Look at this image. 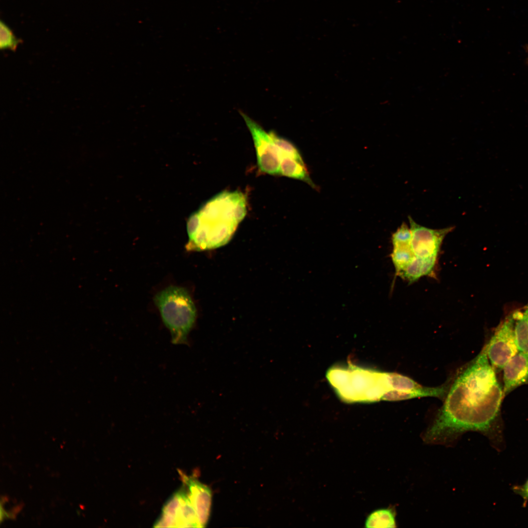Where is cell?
<instances>
[{
  "mask_svg": "<svg viewBox=\"0 0 528 528\" xmlns=\"http://www.w3.org/2000/svg\"><path fill=\"white\" fill-rule=\"evenodd\" d=\"M503 389L488 359L485 345L471 361L450 378L444 402L424 439L429 443H446L469 431L486 436L493 446H504L497 420Z\"/></svg>",
  "mask_w": 528,
  "mask_h": 528,
  "instance_id": "6da1fadb",
  "label": "cell"
},
{
  "mask_svg": "<svg viewBox=\"0 0 528 528\" xmlns=\"http://www.w3.org/2000/svg\"><path fill=\"white\" fill-rule=\"evenodd\" d=\"M247 212L246 196L223 191L205 203L187 222V251L212 249L226 244Z\"/></svg>",
  "mask_w": 528,
  "mask_h": 528,
  "instance_id": "7a4b0ae2",
  "label": "cell"
},
{
  "mask_svg": "<svg viewBox=\"0 0 528 528\" xmlns=\"http://www.w3.org/2000/svg\"><path fill=\"white\" fill-rule=\"evenodd\" d=\"M329 370L327 376L340 398L344 401H396L401 397L399 374L349 366Z\"/></svg>",
  "mask_w": 528,
  "mask_h": 528,
  "instance_id": "3957f363",
  "label": "cell"
},
{
  "mask_svg": "<svg viewBox=\"0 0 528 528\" xmlns=\"http://www.w3.org/2000/svg\"><path fill=\"white\" fill-rule=\"evenodd\" d=\"M154 301L170 330L173 344H187V336L196 318V307L187 291L170 286L157 293Z\"/></svg>",
  "mask_w": 528,
  "mask_h": 528,
  "instance_id": "277c9868",
  "label": "cell"
},
{
  "mask_svg": "<svg viewBox=\"0 0 528 528\" xmlns=\"http://www.w3.org/2000/svg\"><path fill=\"white\" fill-rule=\"evenodd\" d=\"M514 318L509 314L495 329L485 345L489 362L496 373L500 372L506 363L519 352L514 333Z\"/></svg>",
  "mask_w": 528,
  "mask_h": 528,
  "instance_id": "5b68a950",
  "label": "cell"
},
{
  "mask_svg": "<svg viewBox=\"0 0 528 528\" xmlns=\"http://www.w3.org/2000/svg\"><path fill=\"white\" fill-rule=\"evenodd\" d=\"M154 527L200 528L195 509L184 484L165 504Z\"/></svg>",
  "mask_w": 528,
  "mask_h": 528,
  "instance_id": "8992f818",
  "label": "cell"
},
{
  "mask_svg": "<svg viewBox=\"0 0 528 528\" xmlns=\"http://www.w3.org/2000/svg\"><path fill=\"white\" fill-rule=\"evenodd\" d=\"M241 114L252 135L259 169L269 175H280L278 148L270 132L247 115Z\"/></svg>",
  "mask_w": 528,
  "mask_h": 528,
  "instance_id": "52a82bcc",
  "label": "cell"
},
{
  "mask_svg": "<svg viewBox=\"0 0 528 528\" xmlns=\"http://www.w3.org/2000/svg\"><path fill=\"white\" fill-rule=\"evenodd\" d=\"M408 219L411 232V247L416 260L437 262L442 241L454 227L432 229L417 223L410 216Z\"/></svg>",
  "mask_w": 528,
  "mask_h": 528,
  "instance_id": "ba28073f",
  "label": "cell"
},
{
  "mask_svg": "<svg viewBox=\"0 0 528 528\" xmlns=\"http://www.w3.org/2000/svg\"><path fill=\"white\" fill-rule=\"evenodd\" d=\"M393 245L391 258L395 268V276L400 275L415 260L411 247V232L410 227L403 222L392 236Z\"/></svg>",
  "mask_w": 528,
  "mask_h": 528,
  "instance_id": "9c48e42d",
  "label": "cell"
},
{
  "mask_svg": "<svg viewBox=\"0 0 528 528\" xmlns=\"http://www.w3.org/2000/svg\"><path fill=\"white\" fill-rule=\"evenodd\" d=\"M184 484L195 509L200 528L206 526L210 515L212 493L210 489L198 481L185 476Z\"/></svg>",
  "mask_w": 528,
  "mask_h": 528,
  "instance_id": "30bf717a",
  "label": "cell"
},
{
  "mask_svg": "<svg viewBox=\"0 0 528 528\" xmlns=\"http://www.w3.org/2000/svg\"><path fill=\"white\" fill-rule=\"evenodd\" d=\"M503 396L520 386L528 384V354L519 352L503 368Z\"/></svg>",
  "mask_w": 528,
  "mask_h": 528,
  "instance_id": "8fae6325",
  "label": "cell"
},
{
  "mask_svg": "<svg viewBox=\"0 0 528 528\" xmlns=\"http://www.w3.org/2000/svg\"><path fill=\"white\" fill-rule=\"evenodd\" d=\"M514 333L519 352L528 354V310L513 312Z\"/></svg>",
  "mask_w": 528,
  "mask_h": 528,
  "instance_id": "7c38bea8",
  "label": "cell"
},
{
  "mask_svg": "<svg viewBox=\"0 0 528 528\" xmlns=\"http://www.w3.org/2000/svg\"><path fill=\"white\" fill-rule=\"evenodd\" d=\"M280 175L303 180L312 186L314 185L304 161L292 158L286 157L282 161Z\"/></svg>",
  "mask_w": 528,
  "mask_h": 528,
  "instance_id": "4fadbf2b",
  "label": "cell"
},
{
  "mask_svg": "<svg viewBox=\"0 0 528 528\" xmlns=\"http://www.w3.org/2000/svg\"><path fill=\"white\" fill-rule=\"evenodd\" d=\"M396 513L391 508H380L371 512L367 517L365 528H395Z\"/></svg>",
  "mask_w": 528,
  "mask_h": 528,
  "instance_id": "5bb4252c",
  "label": "cell"
},
{
  "mask_svg": "<svg viewBox=\"0 0 528 528\" xmlns=\"http://www.w3.org/2000/svg\"><path fill=\"white\" fill-rule=\"evenodd\" d=\"M0 47L1 49H10L15 51L21 40L17 38L9 27L2 21L0 22Z\"/></svg>",
  "mask_w": 528,
  "mask_h": 528,
  "instance_id": "9a60e30c",
  "label": "cell"
},
{
  "mask_svg": "<svg viewBox=\"0 0 528 528\" xmlns=\"http://www.w3.org/2000/svg\"><path fill=\"white\" fill-rule=\"evenodd\" d=\"M512 490L515 494L522 498L523 507H525L528 502V479L523 484L513 485Z\"/></svg>",
  "mask_w": 528,
  "mask_h": 528,
  "instance_id": "2e32d148",
  "label": "cell"
},
{
  "mask_svg": "<svg viewBox=\"0 0 528 528\" xmlns=\"http://www.w3.org/2000/svg\"><path fill=\"white\" fill-rule=\"evenodd\" d=\"M524 48H525V51H526V52L527 53V54H528V45H525V46H524ZM527 62V64H528V58H527V62Z\"/></svg>",
  "mask_w": 528,
  "mask_h": 528,
  "instance_id": "e0dca14e",
  "label": "cell"
},
{
  "mask_svg": "<svg viewBox=\"0 0 528 528\" xmlns=\"http://www.w3.org/2000/svg\"><path fill=\"white\" fill-rule=\"evenodd\" d=\"M526 308V309H528V305H527V306L526 307V308Z\"/></svg>",
  "mask_w": 528,
  "mask_h": 528,
  "instance_id": "ac0fdd59",
  "label": "cell"
}]
</instances>
